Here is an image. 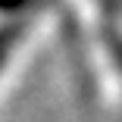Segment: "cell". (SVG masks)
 Instances as JSON below:
<instances>
[{
  "label": "cell",
  "instance_id": "cell-2",
  "mask_svg": "<svg viewBox=\"0 0 122 122\" xmlns=\"http://www.w3.org/2000/svg\"><path fill=\"white\" fill-rule=\"evenodd\" d=\"M25 6H31V0H0V13H10V16Z\"/></svg>",
  "mask_w": 122,
  "mask_h": 122
},
{
  "label": "cell",
  "instance_id": "cell-1",
  "mask_svg": "<svg viewBox=\"0 0 122 122\" xmlns=\"http://www.w3.org/2000/svg\"><path fill=\"white\" fill-rule=\"evenodd\" d=\"M19 35H22V28H19V25H0V69H3V63H6L10 50L16 47Z\"/></svg>",
  "mask_w": 122,
  "mask_h": 122
}]
</instances>
